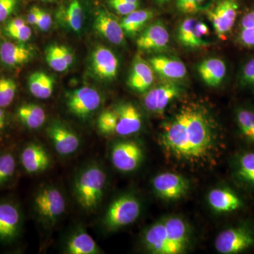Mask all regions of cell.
I'll list each match as a JSON object with an SVG mask.
<instances>
[{"instance_id": "13", "label": "cell", "mask_w": 254, "mask_h": 254, "mask_svg": "<svg viewBox=\"0 0 254 254\" xmlns=\"http://www.w3.org/2000/svg\"><path fill=\"white\" fill-rule=\"evenodd\" d=\"M208 35L206 23L195 18L184 20L177 29V39L186 48H198L207 46Z\"/></svg>"}, {"instance_id": "43", "label": "cell", "mask_w": 254, "mask_h": 254, "mask_svg": "<svg viewBox=\"0 0 254 254\" xmlns=\"http://www.w3.org/2000/svg\"><path fill=\"white\" fill-rule=\"evenodd\" d=\"M56 47L57 49H58V52L60 53V54L61 55L63 59L64 60V61L66 62V64H67L70 67V66L72 65L73 60H74V58H73L72 53H71L69 49H68V48H66V47L60 46V45H56Z\"/></svg>"}, {"instance_id": "4", "label": "cell", "mask_w": 254, "mask_h": 254, "mask_svg": "<svg viewBox=\"0 0 254 254\" xmlns=\"http://www.w3.org/2000/svg\"><path fill=\"white\" fill-rule=\"evenodd\" d=\"M141 204L131 193L119 195L110 203L103 217V225L110 231H115L131 225L140 216Z\"/></svg>"}, {"instance_id": "34", "label": "cell", "mask_w": 254, "mask_h": 254, "mask_svg": "<svg viewBox=\"0 0 254 254\" xmlns=\"http://www.w3.org/2000/svg\"><path fill=\"white\" fill-rule=\"evenodd\" d=\"M17 85L9 78H0V108H4L11 104L16 96Z\"/></svg>"}, {"instance_id": "47", "label": "cell", "mask_w": 254, "mask_h": 254, "mask_svg": "<svg viewBox=\"0 0 254 254\" xmlns=\"http://www.w3.org/2000/svg\"><path fill=\"white\" fill-rule=\"evenodd\" d=\"M6 114H5L2 108H0V135L4 131L5 127H6Z\"/></svg>"}, {"instance_id": "42", "label": "cell", "mask_w": 254, "mask_h": 254, "mask_svg": "<svg viewBox=\"0 0 254 254\" xmlns=\"http://www.w3.org/2000/svg\"><path fill=\"white\" fill-rule=\"evenodd\" d=\"M53 24V19L49 13L40 9L39 14H38V21L36 23V27L39 28L42 31H49Z\"/></svg>"}, {"instance_id": "5", "label": "cell", "mask_w": 254, "mask_h": 254, "mask_svg": "<svg viewBox=\"0 0 254 254\" xmlns=\"http://www.w3.org/2000/svg\"><path fill=\"white\" fill-rule=\"evenodd\" d=\"M33 207L37 216L45 225L54 226L66 211V199L59 189L46 185L35 194Z\"/></svg>"}, {"instance_id": "25", "label": "cell", "mask_w": 254, "mask_h": 254, "mask_svg": "<svg viewBox=\"0 0 254 254\" xmlns=\"http://www.w3.org/2000/svg\"><path fill=\"white\" fill-rule=\"evenodd\" d=\"M64 252L68 254L101 253V250L93 237L83 229L76 230L68 237L65 244Z\"/></svg>"}, {"instance_id": "2", "label": "cell", "mask_w": 254, "mask_h": 254, "mask_svg": "<svg viewBox=\"0 0 254 254\" xmlns=\"http://www.w3.org/2000/svg\"><path fill=\"white\" fill-rule=\"evenodd\" d=\"M191 230L185 218L168 215L147 227L142 234L145 250L153 254H182L190 245Z\"/></svg>"}, {"instance_id": "21", "label": "cell", "mask_w": 254, "mask_h": 254, "mask_svg": "<svg viewBox=\"0 0 254 254\" xmlns=\"http://www.w3.org/2000/svg\"><path fill=\"white\" fill-rule=\"evenodd\" d=\"M94 28L98 34L114 45L121 46L125 43V33L121 23L108 11H98L95 18Z\"/></svg>"}, {"instance_id": "38", "label": "cell", "mask_w": 254, "mask_h": 254, "mask_svg": "<svg viewBox=\"0 0 254 254\" xmlns=\"http://www.w3.org/2000/svg\"><path fill=\"white\" fill-rule=\"evenodd\" d=\"M5 32L11 38L21 43L28 41L32 36L31 28L27 24Z\"/></svg>"}, {"instance_id": "32", "label": "cell", "mask_w": 254, "mask_h": 254, "mask_svg": "<svg viewBox=\"0 0 254 254\" xmlns=\"http://www.w3.org/2000/svg\"><path fill=\"white\" fill-rule=\"evenodd\" d=\"M213 2L214 0H177V7L184 14H195L207 11Z\"/></svg>"}, {"instance_id": "44", "label": "cell", "mask_w": 254, "mask_h": 254, "mask_svg": "<svg viewBox=\"0 0 254 254\" xmlns=\"http://www.w3.org/2000/svg\"><path fill=\"white\" fill-rule=\"evenodd\" d=\"M246 28H254V10L246 14L241 20L240 29Z\"/></svg>"}, {"instance_id": "10", "label": "cell", "mask_w": 254, "mask_h": 254, "mask_svg": "<svg viewBox=\"0 0 254 254\" xmlns=\"http://www.w3.org/2000/svg\"><path fill=\"white\" fill-rule=\"evenodd\" d=\"M182 93L181 87L174 82H166L150 88L145 93L143 104L148 111L156 115L165 113L169 105Z\"/></svg>"}, {"instance_id": "22", "label": "cell", "mask_w": 254, "mask_h": 254, "mask_svg": "<svg viewBox=\"0 0 254 254\" xmlns=\"http://www.w3.org/2000/svg\"><path fill=\"white\" fill-rule=\"evenodd\" d=\"M34 57V50L23 43L5 41L0 46V60L9 67H17L29 63Z\"/></svg>"}, {"instance_id": "7", "label": "cell", "mask_w": 254, "mask_h": 254, "mask_svg": "<svg viewBox=\"0 0 254 254\" xmlns=\"http://www.w3.org/2000/svg\"><path fill=\"white\" fill-rule=\"evenodd\" d=\"M215 247L220 254H240L254 247V232L246 225L227 228L216 237Z\"/></svg>"}, {"instance_id": "45", "label": "cell", "mask_w": 254, "mask_h": 254, "mask_svg": "<svg viewBox=\"0 0 254 254\" xmlns=\"http://www.w3.org/2000/svg\"><path fill=\"white\" fill-rule=\"evenodd\" d=\"M26 24V21L23 18L17 17L15 18L14 19L11 20L9 22L6 23L5 26V31H9V30L14 29V28L21 27V26H24Z\"/></svg>"}, {"instance_id": "1", "label": "cell", "mask_w": 254, "mask_h": 254, "mask_svg": "<svg viewBox=\"0 0 254 254\" xmlns=\"http://www.w3.org/2000/svg\"><path fill=\"white\" fill-rule=\"evenodd\" d=\"M159 145L169 160L193 168L214 166L222 148L218 125L203 105H184L163 124Z\"/></svg>"}, {"instance_id": "37", "label": "cell", "mask_w": 254, "mask_h": 254, "mask_svg": "<svg viewBox=\"0 0 254 254\" xmlns=\"http://www.w3.org/2000/svg\"><path fill=\"white\" fill-rule=\"evenodd\" d=\"M239 82L244 88L254 89V58L249 60L241 68Z\"/></svg>"}, {"instance_id": "15", "label": "cell", "mask_w": 254, "mask_h": 254, "mask_svg": "<svg viewBox=\"0 0 254 254\" xmlns=\"http://www.w3.org/2000/svg\"><path fill=\"white\" fill-rule=\"evenodd\" d=\"M170 42L166 26L162 21H155L141 32L136 40V46L141 51L160 52L168 48Z\"/></svg>"}, {"instance_id": "9", "label": "cell", "mask_w": 254, "mask_h": 254, "mask_svg": "<svg viewBox=\"0 0 254 254\" xmlns=\"http://www.w3.org/2000/svg\"><path fill=\"white\" fill-rule=\"evenodd\" d=\"M152 187L155 194L161 199L177 201L186 196L190 190V182L180 174L165 172L154 177Z\"/></svg>"}, {"instance_id": "33", "label": "cell", "mask_w": 254, "mask_h": 254, "mask_svg": "<svg viewBox=\"0 0 254 254\" xmlns=\"http://www.w3.org/2000/svg\"><path fill=\"white\" fill-rule=\"evenodd\" d=\"M118 117L116 112L113 110H105L98 117V128L103 134H113L116 132Z\"/></svg>"}, {"instance_id": "23", "label": "cell", "mask_w": 254, "mask_h": 254, "mask_svg": "<svg viewBox=\"0 0 254 254\" xmlns=\"http://www.w3.org/2000/svg\"><path fill=\"white\" fill-rule=\"evenodd\" d=\"M149 64L153 71L165 79L180 80L187 75V70L185 64L176 58L157 55L150 58Z\"/></svg>"}, {"instance_id": "27", "label": "cell", "mask_w": 254, "mask_h": 254, "mask_svg": "<svg viewBox=\"0 0 254 254\" xmlns=\"http://www.w3.org/2000/svg\"><path fill=\"white\" fill-rule=\"evenodd\" d=\"M30 93L35 98L47 100L53 95L55 88L54 78L43 71L31 73L28 79Z\"/></svg>"}, {"instance_id": "8", "label": "cell", "mask_w": 254, "mask_h": 254, "mask_svg": "<svg viewBox=\"0 0 254 254\" xmlns=\"http://www.w3.org/2000/svg\"><path fill=\"white\" fill-rule=\"evenodd\" d=\"M101 101L99 92L91 87H81L68 92L66 95V105L68 111L83 121L98 110Z\"/></svg>"}, {"instance_id": "14", "label": "cell", "mask_w": 254, "mask_h": 254, "mask_svg": "<svg viewBox=\"0 0 254 254\" xmlns=\"http://www.w3.org/2000/svg\"><path fill=\"white\" fill-rule=\"evenodd\" d=\"M120 63L112 50L99 46L93 50L91 58L92 72L102 81H113L118 75Z\"/></svg>"}, {"instance_id": "46", "label": "cell", "mask_w": 254, "mask_h": 254, "mask_svg": "<svg viewBox=\"0 0 254 254\" xmlns=\"http://www.w3.org/2000/svg\"><path fill=\"white\" fill-rule=\"evenodd\" d=\"M40 8L37 6H33L28 13L27 16L28 23L33 26H36L38 21V14H39Z\"/></svg>"}, {"instance_id": "24", "label": "cell", "mask_w": 254, "mask_h": 254, "mask_svg": "<svg viewBox=\"0 0 254 254\" xmlns=\"http://www.w3.org/2000/svg\"><path fill=\"white\" fill-rule=\"evenodd\" d=\"M197 71L205 84L218 87L222 84L227 75L226 63L217 58H208L198 64Z\"/></svg>"}, {"instance_id": "35", "label": "cell", "mask_w": 254, "mask_h": 254, "mask_svg": "<svg viewBox=\"0 0 254 254\" xmlns=\"http://www.w3.org/2000/svg\"><path fill=\"white\" fill-rule=\"evenodd\" d=\"M16 170V160L10 153L0 155V185L6 183L12 177Z\"/></svg>"}, {"instance_id": "39", "label": "cell", "mask_w": 254, "mask_h": 254, "mask_svg": "<svg viewBox=\"0 0 254 254\" xmlns=\"http://www.w3.org/2000/svg\"><path fill=\"white\" fill-rule=\"evenodd\" d=\"M109 4L119 14L126 16L138 9V5L128 4L124 0H109Z\"/></svg>"}, {"instance_id": "30", "label": "cell", "mask_w": 254, "mask_h": 254, "mask_svg": "<svg viewBox=\"0 0 254 254\" xmlns=\"http://www.w3.org/2000/svg\"><path fill=\"white\" fill-rule=\"evenodd\" d=\"M235 118L241 135L254 145V107H238L235 110Z\"/></svg>"}, {"instance_id": "28", "label": "cell", "mask_w": 254, "mask_h": 254, "mask_svg": "<svg viewBox=\"0 0 254 254\" xmlns=\"http://www.w3.org/2000/svg\"><path fill=\"white\" fill-rule=\"evenodd\" d=\"M18 120L30 129L41 128L46 121V113L40 105L34 103H26L17 109Z\"/></svg>"}, {"instance_id": "11", "label": "cell", "mask_w": 254, "mask_h": 254, "mask_svg": "<svg viewBox=\"0 0 254 254\" xmlns=\"http://www.w3.org/2000/svg\"><path fill=\"white\" fill-rule=\"evenodd\" d=\"M55 151L61 156H69L77 151L81 145L78 135L69 127L59 121L50 124L46 130Z\"/></svg>"}, {"instance_id": "17", "label": "cell", "mask_w": 254, "mask_h": 254, "mask_svg": "<svg viewBox=\"0 0 254 254\" xmlns=\"http://www.w3.org/2000/svg\"><path fill=\"white\" fill-rule=\"evenodd\" d=\"M114 110L118 117L115 133L120 136H128L138 133L143 126V118L138 108L129 102L115 105Z\"/></svg>"}, {"instance_id": "12", "label": "cell", "mask_w": 254, "mask_h": 254, "mask_svg": "<svg viewBox=\"0 0 254 254\" xmlns=\"http://www.w3.org/2000/svg\"><path fill=\"white\" fill-rule=\"evenodd\" d=\"M237 0H221L208 11V18L219 38H222L231 31L238 14Z\"/></svg>"}, {"instance_id": "16", "label": "cell", "mask_w": 254, "mask_h": 254, "mask_svg": "<svg viewBox=\"0 0 254 254\" xmlns=\"http://www.w3.org/2000/svg\"><path fill=\"white\" fill-rule=\"evenodd\" d=\"M22 217L19 208L11 202L0 203V242L9 243L21 231Z\"/></svg>"}, {"instance_id": "48", "label": "cell", "mask_w": 254, "mask_h": 254, "mask_svg": "<svg viewBox=\"0 0 254 254\" xmlns=\"http://www.w3.org/2000/svg\"><path fill=\"white\" fill-rule=\"evenodd\" d=\"M155 1H156V2L158 3V4H165V3L168 2L170 0H155Z\"/></svg>"}, {"instance_id": "18", "label": "cell", "mask_w": 254, "mask_h": 254, "mask_svg": "<svg viewBox=\"0 0 254 254\" xmlns=\"http://www.w3.org/2000/svg\"><path fill=\"white\" fill-rule=\"evenodd\" d=\"M21 163L28 174H39L46 171L51 165V157L48 150L40 143H28L21 153Z\"/></svg>"}, {"instance_id": "31", "label": "cell", "mask_w": 254, "mask_h": 254, "mask_svg": "<svg viewBox=\"0 0 254 254\" xmlns=\"http://www.w3.org/2000/svg\"><path fill=\"white\" fill-rule=\"evenodd\" d=\"M62 21L69 29L79 33L84 21V12L78 0H72L62 13Z\"/></svg>"}, {"instance_id": "40", "label": "cell", "mask_w": 254, "mask_h": 254, "mask_svg": "<svg viewBox=\"0 0 254 254\" xmlns=\"http://www.w3.org/2000/svg\"><path fill=\"white\" fill-rule=\"evenodd\" d=\"M18 0H0V22L4 21L14 12Z\"/></svg>"}, {"instance_id": "6", "label": "cell", "mask_w": 254, "mask_h": 254, "mask_svg": "<svg viewBox=\"0 0 254 254\" xmlns=\"http://www.w3.org/2000/svg\"><path fill=\"white\" fill-rule=\"evenodd\" d=\"M144 158L141 143L134 140L115 142L110 149L112 163L118 171L129 173L139 168Z\"/></svg>"}, {"instance_id": "41", "label": "cell", "mask_w": 254, "mask_h": 254, "mask_svg": "<svg viewBox=\"0 0 254 254\" xmlns=\"http://www.w3.org/2000/svg\"><path fill=\"white\" fill-rule=\"evenodd\" d=\"M238 42L245 47H254V28L240 29L238 35Z\"/></svg>"}, {"instance_id": "20", "label": "cell", "mask_w": 254, "mask_h": 254, "mask_svg": "<svg viewBox=\"0 0 254 254\" xmlns=\"http://www.w3.org/2000/svg\"><path fill=\"white\" fill-rule=\"evenodd\" d=\"M207 200L210 208L217 213H232L243 206L240 195L227 187H218L210 190Z\"/></svg>"}, {"instance_id": "3", "label": "cell", "mask_w": 254, "mask_h": 254, "mask_svg": "<svg viewBox=\"0 0 254 254\" xmlns=\"http://www.w3.org/2000/svg\"><path fill=\"white\" fill-rule=\"evenodd\" d=\"M108 176L104 169L97 163L88 164L75 177L73 194L83 210L93 211L98 208L103 197Z\"/></svg>"}, {"instance_id": "19", "label": "cell", "mask_w": 254, "mask_h": 254, "mask_svg": "<svg viewBox=\"0 0 254 254\" xmlns=\"http://www.w3.org/2000/svg\"><path fill=\"white\" fill-rule=\"evenodd\" d=\"M153 71L150 64L138 55L132 64L127 85L136 93H146L154 81Z\"/></svg>"}, {"instance_id": "49", "label": "cell", "mask_w": 254, "mask_h": 254, "mask_svg": "<svg viewBox=\"0 0 254 254\" xmlns=\"http://www.w3.org/2000/svg\"><path fill=\"white\" fill-rule=\"evenodd\" d=\"M45 1H51V0H45Z\"/></svg>"}, {"instance_id": "26", "label": "cell", "mask_w": 254, "mask_h": 254, "mask_svg": "<svg viewBox=\"0 0 254 254\" xmlns=\"http://www.w3.org/2000/svg\"><path fill=\"white\" fill-rule=\"evenodd\" d=\"M234 175L244 186L254 189V152H242L235 157Z\"/></svg>"}, {"instance_id": "36", "label": "cell", "mask_w": 254, "mask_h": 254, "mask_svg": "<svg viewBox=\"0 0 254 254\" xmlns=\"http://www.w3.org/2000/svg\"><path fill=\"white\" fill-rule=\"evenodd\" d=\"M46 60L48 66L57 72H64L69 68L57 49L56 44L50 46L47 49Z\"/></svg>"}, {"instance_id": "29", "label": "cell", "mask_w": 254, "mask_h": 254, "mask_svg": "<svg viewBox=\"0 0 254 254\" xmlns=\"http://www.w3.org/2000/svg\"><path fill=\"white\" fill-rule=\"evenodd\" d=\"M153 16V12L151 10L136 9L125 16L120 23L125 35L133 36L144 28Z\"/></svg>"}]
</instances>
